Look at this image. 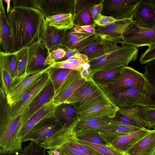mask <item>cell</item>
Wrapping results in <instances>:
<instances>
[{
	"mask_svg": "<svg viewBox=\"0 0 155 155\" xmlns=\"http://www.w3.org/2000/svg\"><path fill=\"white\" fill-rule=\"evenodd\" d=\"M47 68L23 77L13 79L11 82L9 93L7 96L10 106L18 101L40 80Z\"/></svg>",
	"mask_w": 155,
	"mask_h": 155,
	"instance_id": "ba28073f",
	"label": "cell"
},
{
	"mask_svg": "<svg viewBox=\"0 0 155 155\" xmlns=\"http://www.w3.org/2000/svg\"><path fill=\"white\" fill-rule=\"evenodd\" d=\"M114 18L99 14L95 25L99 26H104L108 25L117 21Z\"/></svg>",
	"mask_w": 155,
	"mask_h": 155,
	"instance_id": "bcb514c9",
	"label": "cell"
},
{
	"mask_svg": "<svg viewBox=\"0 0 155 155\" xmlns=\"http://www.w3.org/2000/svg\"><path fill=\"white\" fill-rule=\"evenodd\" d=\"M5 2L7 4V9H6V12L8 15L9 13L10 9V2L11 1V0H4Z\"/></svg>",
	"mask_w": 155,
	"mask_h": 155,
	"instance_id": "f5cc1de1",
	"label": "cell"
},
{
	"mask_svg": "<svg viewBox=\"0 0 155 155\" xmlns=\"http://www.w3.org/2000/svg\"><path fill=\"white\" fill-rule=\"evenodd\" d=\"M101 0H75L72 14L74 26L81 27L95 25L90 9Z\"/></svg>",
	"mask_w": 155,
	"mask_h": 155,
	"instance_id": "2e32d148",
	"label": "cell"
},
{
	"mask_svg": "<svg viewBox=\"0 0 155 155\" xmlns=\"http://www.w3.org/2000/svg\"><path fill=\"white\" fill-rule=\"evenodd\" d=\"M0 66L5 67L9 70L12 81L15 78L17 69V61L16 52L7 53L1 51Z\"/></svg>",
	"mask_w": 155,
	"mask_h": 155,
	"instance_id": "836d02e7",
	"label": "cell"
},
{
	"mask_svg": "<svg viewBox=\"0 0 155 155\" xmlns=\"http://www.w3.org/2000/svg\"><path fill=\"white\" fill-rule=\"evenodd\" d=\"M76 141L79 144L88 147L104 155H125L110 147L108 145L99 144L77 139Z\"/></svg>",
	"mask_w": 155,
	"mask_h": 155,
	"instance_id": "ab89813d",
	"label": "cell"
},
{
	"mask_svg": "<svg viewBox=\"0 0 155 155\" xmlns=\"http://www.w3.org/2000/svg\"><path fill=\"white\" fill-rule=\"evenodd\" d=\"M143 75L147 81L144 92L150 98V107H155V58L146 64Z\"/></svg>",
	"mask_w": 155,
	"mask_h": 155,
	"instance_id": "83f0119b",
	"label": "cell"
},
{
	"mask_svg": "<svg viewBox=\"0 0 155 155\" xmlns=\"http://www.w3.org/2000/svg\"><path fill=\"white\" fill-rule=\"evenodd\" d=\"M84 31L89 33H96L95 30V25H87L80 27Z\"/></svg>",
	"mask_w": 155,
	"mask_h": 155,
	"instance_id": "f907efd6",
	"label": "cell"
},
{
	"mask_svg": "<svg viewBox=\"0 0 155 155\" xmlns=\"http://www.w3.org/2000/svg\"><path fill=\"white\" fill-rule=\"evenodd\" d=\"M133 20L141 28H155V0H140L136 9Z\"/></svg>",
	"mask_w": 155,
	"mask_h": 155,
	"instance_id": "4fadbf2b",
	"label": "cell"
},
{
	"mask_svg": "<svg viewBox=\"0 0 155 155\" xmlns=\"http://www.w3.org/2000/svg\"><path fill=\"white\" fill-rule=\"evenodd\" d=\"M124 67L121 66L97 72L91 75L92 79L99 87L104 86L116 79Z\"/></svg>",
	"mask_w": 155,
	"mask_h": 155,
	"instance_id": "4dcf8cb0",
	"label": "cell"
},
{
	"mask_svg": "<svg viewBox=\"0 0 155 155\" xmlns=\"http://www.w3.org/2000/svg\"><path fill=\"white\" fill-rule=\"evenodd\" d=\"M28 48L26 75L34 73L50 66L45 64V60L50 52L43 45L38 41L34 43Z\"/></svg>",
	"mask_w": 155,
	"mask_h": 155,
	"instance_id": "8fae6325",
	"label": "cell"
},
{
	"mask_svg": "<svg viewBox=\"0 0 155 155\" xmlns=\"http://www.w3.org/2000/svg\"><path fill=\"white\" fill-rule=\"evenodd\" d=\"M105 41L115 42L108 37L96 33L87 32L80 27L74 26L65 30L59 48L65 51L79 52L91 45Z\"/></svg>",
	"mask_w": 155,
	"mask_h": 155,
	"instance_id": "3957f363",
	"label": "cell"
},
{
	"mask_svg": "<svg viewBox=\"0 0 155 155\" xmlns=\"http://www.w3.org/2000/svg\"><path fill=\"white\" fill-rule=\"evenodd\" d=\"M143 119L147 128L155 130V107H141Z\"/></svg>",
	"mask_w": 155,
	"mask_h": 155,
	"instance_id": "60d3db41",
	"label": "cell"
},
{
	"mask_svg": "<svg viewBox=\"0 0 155 155\" xmlns=\"http://www.w3.org/2000/svg\"><path fill=\"white\" fill-rule=\"evenodd\" d=\"M121 123L113 118H109L96 122L85 127L81 130L104 132L111 130Z\"/></svg>",
	"mask_w": 155,
	"mask_h": 155,
	"instance_id": "8d00e7d4",
	"label": "cell"
},
{
	"mask_svg": "<svg viewBox=\"0 0 155 155\" xmlns=\"http://www.w3.org/2000/svg\"><path fill=\"white\" fill-rule=\"evenodd\" d=\"M153 155H155V153Z\"/></svg>",
	"mask_w": 155,
	"mask_h": 155,
	"instance_id": "11a10c76",
	"label": "cell"
},
{
	"mask_svg": "<svg viewBox=\"0 0 155 155\" xmlns=\"http://www.w3.org/2000/svg\"><path fill=\"white\" fill-rule=\"evenodd\" d=\"M78 71L64 68H52L50 66L48 72L55 92L67 78Z\"/></svg>",
	"mask_w": 155,
	"mask_h": 155,
	"instance_id": "d6a6232c",
	"label": "cell"
},
{
	"mask_svg": "<svg viewBox=\"0 0 155 155\" xmlns=\"http://www.w3.org/2000/svg\"><path fill=\"white\" fill-rule=\"evenodd\" d=\"M7 96L3 90L0 88V127L7 123L12 118Z\"/></svg>",
	"mask_w": 155,
	"mask_h": 155,
	"instance_id": "f35d334b",
	"label": "cell"
},
{
	"mask_svg": "<svg viewBox=\"0 0 155 155\" xmlns=\"http://www.w3.org/2000/svg\"><path fill=\"white\" fill-rule=\"evenodd\" d=\"M110 102H111L108 97L102 90L86 100L72 104L74 106L77 114L95 105Z\"/></svg>",
	"mask_w": 155,
	"mask_h": 155,
	"instance_id": "1f68e13d",
	"label": "cell"
},
{
	"mask_svg": "<svg viewBox=\"0 0 155 155\" xmlns=\"http://www.w3.org/2000/svg\"><path fill=\"white\" fill-rule=\"evenodd\" d=\"M54 114L63 127H68L78 121L77 111L73 105L68 103L55 107Z\"/></svg>",
	"mask_w": 155,
	"mask_h": 155,
	"instance_id": "7402d4cb",
	"label": "cell"
},
{
	"mask_svg": "<svg viewBox=\"0 0 155 155\" xmlns=\"http://www.w3.org/2000/svg\"><path fill=\"white\" fill-rule=\"evenodd\" d=\"M66 53L65 50L61 48L51 51L45 60V64L50 66L57 62L61 61Z\"/></svg>",
	"mask_w": 155,
	"mask_h": 155,
	"instance_id": "7bdbcfd3",
	"label": "cell"
},
{
	"mask_svg": "<svg viewBox=\"0 0 155 155\" xmlns=\"http://www.w3.org/2000/svg\"><path fill=\"white\" fill-rule=\"evenodd\" d=\"M13 6H21L34 8L33 0H13L12 1Z\"/></svg>",
	"mask_w": 155,
	"mask_h": 155,
	"instance_id": "c3c4849f",
	"label": "cell"
},
{
	"mask_svg": "<svg viewBox=\"0 0 155 155\" xmlns=\"http://www.w3.org/2000/svg\"><path fill=\"white\" fill-rule=\"evenodd\" d=\"M141 108L139 106L119 108L113 118L123 124L147 128L143 119Z\"/></svg>",
	"mask_w": 155,
	"mask_h": 155,
	"instance_id": "d6986e66",
	"label": "cell"
},
{
	"mask_svg": "<svg viewBox=\"0 0 155 155\" xmlns=\"http://www.w3.org/2000/svg\"><path fill=\"white\" fill-rule=\"evenodd\" d=\"M154 130L143 129L118 138L108 145L125 155L126 152L132 146Z\"/></svg>",
	"mask_w": 155,
	"mask_h": 155,
	"instance_id": "ffe728a7",
	"label": "cell"
},
{
	"mask_svg": "<svg viewBox=\"0 0 155 155\" xmlns=\"http://www.w3.org/2000/svg\"><path fill=\"white\" fill-rule=\"evenodd\" d=\"M55 150L64 155H87L76 149L65 145L54 147L49 150Z\"/></svg>",
	"mask_w": 155,
	"mask_h": 155,
	"instance_id": "ee69618b",
	"label": "cell"
},
{
	"mask_svg": "<svg viewBox=\"0 0 155 155\" xmlns=\"http://www.w3.org/2000/svg\"><path fill=\"white\" fill-rule=\"evenodd\" d=\"M140 0H102L101 14L117 20L131 19Z\"/></svg>",
	"mask_w": 155,
	"mask_h": 155,
	"instance_id": "52a82bcc",
	"label": "cell"
},
{
	"mask_svg": "<svg viewBox=\"0 0 155 155\" xmlns=\"http://www.w3.org/2000/svg\"><path fill=\"white\" fill-rule=\"evenodd\" d=\"M55 93L54 88L50 80L21 114L22 128L35 113L45 104L53 100Z\"/></svg>",
	"mask_w": 155,
	"mask_h": 155,
	"instance_id": "5bb4252c",
	"label": "cell"
},
{
	"mask_svg": "<svg viewBox=\"0 0 155 155\" xmlns=\"http://www.w3.org/2000/svg\"><path fill=\"white\" fill-rule=\"evenodd\" d=\"M104 92L111 102L118 108L150 106V98L143 89L131 88L118 91Z\"/></svg>",
	"mask_w": 155,
	"mask_h": 155,
	"instance_id": "5b68a950",
	"label": "cell"
},
{
	"mask_svg": "<svg viewBox=\"0 0 155 155\" xmlns=\"http://www.w3.org/2000/svg\"><path fill=\"white\" fill-rule=\"evenodd\" d=\"M155 58V46L149 48L141 55L139 58L141 64H147L151 60Z\"/></svg>",
	"mask_w": 155,
	"mask_h": 155,
	"instance_id": "f6af8a7d",
	"label": "cell"
},
{
	"mask_svg": "<svg viewBox=\"0 0 155 155\" xmlns=\"http://www.w3.org/2000/svg\"><path fill=\"white\" fill-rule=\"evenodd\" d=\"M7 18L13 52L39 41L42 21L45 18L39 10L33 8L13 6L11 7Z\"/></svg>",
	"mask_w": 155,
	"mask_h": 155,
	"instance_id": "6da1fadb",
	"label": "cell"
},
{
	"mask_svg": "<svg viewBox=\"0 0 155 155\" xmlns=\"http://www.w3.org/2000/svg\"><path fill=\"white\" fill-rule=\"evenodd\" d=\"M134 25L132 19L117 20L104 26L95 25V30L96 33L109 37L116 42L121 43L124 37L132 31Z\"/></svg>",
	"mask_w": 155,
	"mask_h": 155,
	"instance_id": "30bf717a",
	"label": "cell"
},
{
	"mask_svg": "<svg viewBox=\"0 0 155 155\" xmlns=\"http://www.w3.org/2000/svg\"><path fill=\"white\" fill-rule=\"evenodd\" d=\"M102 8V3L101 2L95 5L91 8L90 12L94 22L97 20L98 15L101 14Z\"/></svg>",
	"mask_w": 155,
	"mask_h": 155,
	"instance_id": "7dc6e473",
	"label": "cell"
},
{
	"mask_svg": "<svg viewBox=\"0 0 155 155\" xmlns=\"http://www.w3.org/2000/svg\"><path fill=\"white\" fill-rule=\"evenodd\" d=\"M74 133L77 140L99 144L107 145L99 132L81 130Z\"/></svg>",
	"mask_w": 155,
	"mask_h": 155,
	"instance_id": "e575fe53",
	"label": "cell"
},
{
	"mask_svg": "<svg viewBox=\"0 0 155 155\" xmlns=\"http://www.w3.org/2000/svg\"><path fill=\"white\" fill-rule=\"evenodd\" d=\"M102 90L92 79L86 81L68 99L66 102L73 104L86 100Z\"/></svg>",
	"mask_w": 155,
	"mask_h": 155,
	"instance_id": "4316f807",
	"label": "cell"
},
{
	"mask_svg": "<svg viewBox=\"0 0 155 155\" xmlns=\"http://www.w3.org/2000/svg\"><path fill=\"white\" fill-rule=\"evenodd\" d=\"M82 77L86 81H89L92 79L91 74L89 68H84L81 72Z\"/></svg>",
	"mask_w": 155,
	"mask_h": 155,
	"instance_id": "681fc988",
	"label": "cell"
},
{
	"mask_svg": "<svg viewBox=\"0 0 155 155\" xmlns=\"http://www.w3.org/2000/svg\"><path fill=\"white\" fill-rule=\"evenodd\" d=\"M56 105L53 100L45 104L35 113L21 130L17 137L18 142L22 144V141L31 129L39 121L54 111Z\"/></svg>",
	"mask_w": 155,
	"mask_h": 155,
	"instance_id": "603a6c76",
	"label": "cell"
},
{
	"mask_svg": "<svg viewBox=\"0 0 155 155\" xmlns=\"http://www.w3.org/2000/svg\"><path fill=\"white\" fill-rule=\"evenodd\" d=\"M119 108L112 102L98 104L77 113L78 121L94 117H107L113 118Z\"/></svg>",
	"mask_w": 155,
	"mask_h": 155,
	"instance_id": "44dd1931",
	"label": "cell"
},
{
	"mask_svg": "<svg viewBox=\"0 0 155 155\" xmlns=\"http://www.w3.org/2000/svg\"><path fill=\"white\" fill-rule=\"evenodd\" d=\"M65 30L58 29L50 26L45 18L42 21L39 41L50 52L60 47Z\"/></svg>",
	"mask_w": 155,
	"mask_h": 155,
	"instance_id": "ac0fdd59",
	"label": "cell"
},
{
	"mask_svg": "<svg viewBox=\"0 0 155 155\" xmlns=\"http://www.w3.org/2000/svg\"><path fill=\"white\" fill-rule=\"evenodd\" d=\"M15 52L17 61V66L15 76L13 79L19 78L26 75L28 48H23Z\"/></svg>",
	"mask_w": 155,
	"mask_h": 155,
	"instance_id": "d590c367",
	"label": "cell"
},
{
	"mask_svg": "<svg viewBox=\"0 0 155 155\" xmlns=\"http://www.w3.org/2000/svg\"><path fill=\"white\" fill-rule=\"evenodd\" d=\"M49 68L43 74L37 83L25 93L20 100L10 106V115L11 118L21 115L33 100L48 84L50 80L48 72Z\"/></svg>",
	"mask_w": 155,
	"mask_h": 155,
	"instance_id": "9c48e42d",
	"label": "cell"
},
{
	"mask_svg": "<svg viewBox=\"0 0 155 155\" xmlns=\"http://www.w3.org/2000/svg\"><path fill=\"white\" fill-rule=\"evenodd\" d=\"M118 43L113 41H105L91 45L80 51L79 53L84 54L88 61L96 59L113 51L120 46Z\"/></svg>",
	"mask_w": 155,
	"mask_h": 155,
	"instance_id": "cb8c5ba5",
	"label": "cell"
},
{
	"mask_svg": "<svg viewBox=\"0 0 155 155\" xmlns=\"http://www.w3.org/2000/svg\"><path fill=\"white\" fill-rule=\"evenodd\" d=\"M86 81L83 78L81 72L76 73L67 78L55 92L53 102L56 106L65 103L68 99Z\"/></svg>",
	"mask_w": 155,
	"mask_h": 155,
	"instance_id": "e0dca14e",
	"label": "cell"
},
{
	"mask_svg": "<svg viewBox=\"0 0 155 155\" xmlns=\"http://www.w3.org/2000/svg\"><path fill=\"white\" fill-rule=\"evenodd\" d=\"M122 45H132L138 48L147 46L149 48L155 46V28H142L135 24L132 31L124 37Z\"/></svg>",
	"mask_w": 155,
	"mask_h": 155,
	"instance_id": "9a60e30c",
	"label": "cell"
},
{
	"mask_svg": "<svg viewBox=\"0 0 155 155\" xmlns=\"http://www.w3.org/2000/svg\"><path fill=\"white\" fill-rule=\"evenodd\" d=\"M146 80L143 74L129 66H124L116 79L100 87L104 92H112L134 88L144 90Z\"/></svg>",
	"mask_w": 155,
	"mask_h": 155,
	"instance_id": "277c9868",
	"label": "cell"
},
{
	"mask_svg": "<svg viewBox=\"0 0 155 155\" xmlns=\"http://www.w3.org/2000/svg\"><path fill=\"white\" fill-rule=\"evenodd\" d=\"M0 43L3 51L13 52L11 35L2 0H0Z\"/></svg>",
	"mask_w": 155,
	"mask_h": 155,
	"instance_id": "d4e9b609",
	"label": "cell"
},
{
	"mask_svg": "<svg viewBox=\"0 0 155 155\" xmlns=\"http://www.w3.org/2000/svg\"><path fill=\"white\" fill-rule=\"evenodd\" d=\"M138 51L134 45H122L101 57L89 60V69L92 75L102 70L128 66L130 62L137 60Z\"/></svg>",
	"mask_w": 155,
	"mask_h": 155,
	"instance_id": "7a4b0ae2",
	"label": "cell"
},
{
	"mask_svg": "<svg viewBox=\"0 0 155 155\" xmlns=\"http://www.w3.org/2000/svg\"><path fill=\"white\" fill-rule=\"evenodd\" d=\"M46 152L48 155H64L55 150H46Z\"/></svg>",
	"mask_w": 155,
	"mask_h": 155,
	"instance_id": "816d5d0a",
	"label": "cell"
},
{
	"mask_svg": "<svg viewBox=\"0 0 155 155\" xmlns=\"http://www.w3.org/2000/svg\"><path fill=\"white\" fill-rule=\"evenodd\" d=\"M50 26L60 30L71 28L74 26L71 13H61L45 18Z\"/></svg>",
	"mask_w": 155,
	"mask_h": 155,
	"instance_id": "f546056e",
	"label": "cell"
},
{
	"mask_svg": "<svg viewBox=\"0 0 155 155\" xmlns=\"http://www.w3.org/2000/svg\"><path fill=\"white\" fill-rule=\"evenodd\" d=\"M16 155H19V154H18V153L17 154H16Z\"/></svg>",
	"mask_w": 155,
	"mask_h": 155,
	"instance_id": "db71d44e",
	"label": "cell"
},
{
	"mask_svg": "<svg viewBox=\"0 0 155 155\" xmlns=\"http://www.w3.org/2000/svg\"><path fill=\"white\" fill-rule=\"evenodd\" d=\"M63 128L53 111L38 122L26 135L22 142L30 141L39 144Z\"/></svg>",
	"mask_w": 155,
	"mask_h": 155,
	"instance_id": "8992f818",
	"label": "cell"
},
{
	"mask_svg": "<svg viewBox=\"0 0 155 155\" xmlns=\"http://www.w3.org/2000/svg\"><path fill=\"white\" fill-rule=\"evenodd\" d=\"M142 129L134 126L121 123L111 130L100 132V134L108 145L118 138Z\"/></svg>",
	"mask_w": 155,
	"mask_h": 155,
	"instance_id": "f1b7e54d",
	"label": "cell"
},
{
	"mask_svg": "<svg viewBox=\"0 0 155 155\" xmlns=\"http://www.w3.org/2000/svg\"><path fill=\"white\" fill-rule=\"evenodd\" d=\"M85 63L81 59L75 57L70 58L65 60L57 62L50 66L51 68H64L80 72L84 68Z\"/></svg>",
	"mask_w": 155,
	"mask_h": 155,
	"instance_id": "74e56055",
	"label": "cell"
},
{
	"mask_svg": "<svg viewBox=\"0 0 155 155\" xmlns=\"http://www.w3.org/2000/svg\"><path fill=\"white\" fill-rule=\"evenodd\" d=\"M34 8L45 18L61 13H73L75 0H33Z\"/></svg>",
	"mask_w": 155,
	"mask_h": 155,
	"instance_id": "7c38bea8",
	"label": "cell"
},
{
	"mask_svg": "<svg viewBox=\"0 0 155 155\" xmlns=\"http://www.w3.org/2000/svg\"><path fill=\"white\" fill-rule=\"evenodd\" d=\"M155 153V130L129 149L125 155H153Z\"/></svg>",
	"mask_w": 155,
	"mask_h": 155,
	"instance_id": "484cf974",
	"label": "cell"
},
{
	"mask_svg": "<svg viewBox=\"0 0 155 155\" xmlns=\"http://www.w3.org/2000/svg\"><path fill=\"white\" fill-rule=\"evenodd\" d=\"M46 150L39 144L31 141L29 144L22 149L19 155H48L46 153Z\"/></svg>",
	"mask_w": 155,
	"mask_h": 155,
	"instance_id": "b9f144b4",
	"label": "cell"
}]
</instances>
